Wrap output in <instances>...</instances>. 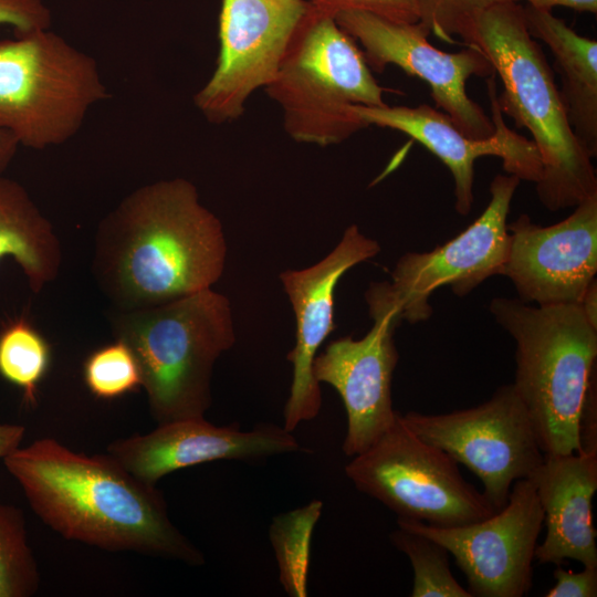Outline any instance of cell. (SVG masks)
Returning a JSON list of instances; mask_svg holds the SVG:
<instances>
[{
    "mask_svg": "<svg viewBox=\"0 0 597 597\" xmlns=\"http://www.w3.org/2000/svg\"><path fill=\"white\" fill-rule=\"evenodd\" d=\"M527 30L551 50L569 123L589 154L597 155V42L578 34L551 10L524 7Z\"/></svg>",
    "mask_w": 597,
    "mask_h": 597,
    "instance_id": "cell-20",
    "label": "cell"
},
{
    "mask_svg": "<svg viewBox=\"0 0 597 597\" xmlns=\"http://www.w3.org/2000/svg\"><path fill=\"white\" fill-rule=\"evenodd\" d=\"M520 179L498 174L483 212L461 233L429 252L401 255L391 281L371 282L365 293L368 311H388L401 323H418L432 314L430 295L450 285L464 296L486 279L502 274L509 253L507 216Z\"/></svg>",
    "mask_w": 597,
    "mask_h": 597,
    "instance_id": "cell-9",
    "label": "cell"
},
{
    "mask_svg": "<svg viewBox=\"0 0 597 597\" xmlns=\"http://www.w3.org/2000/svg\"><path fill=\"white\" fill-rule=\"evenodd\" d=\"M527 6L551 10L556 7H564L576 10L578 12L597 13V0H525Z\"/></svg>",
    "mask_w": 597,
    "mask_h": 597,
    "instance_id": "cell-32",
    "label": "cell"
},
{
    "mask_svg": "<svg viewBox=\"0 0 597 597\" xmlns=\"http://www.w3.org/2000/svg\"><path fill=\"white\" fill-rule=\"evenodd\" d=\"M596 280L589 285L586 290L584 296L582 297L579 305L585 312L588 320L597 326V287Z\"/></svg>",
    "mask_w": 597,
    "mask_h": 597,
    "instance_id": "cell-34",
    "label": "cell"
},
{
    "mask_svg": "<svg viewBox=\"0 0 597 597\" xmlns=\"http://www.w3.org/2000/svg\"><path fill=\"white\" fill-rule=\"evenodd\" d=\"M51 359L49 342L25 317L11 321L0 331V376L19 388L30 406L36 402Z\"/></svg>",
    "mask_w": 597,
    "mask_h": 597,
    "instance_id": "cell-22",
    "label": "cell"
},
{
    "mask_svg": "<svg viewBox=\"0 0 597 597\" xmlns=\"http://www.w3.org/2000/svg\"><path fill=\"white\" fill-rule=\"evenodd\" d=\"M555 584L546 597H595L597 596V567L584 566L580 572L564 569L558 565L554 573Z\"/></svg>",
    "mask_w": 597,
    "mask_h": 597,
    "instance_id": "cell-30",
    "label": "cell"
},
{
    "mask_svg": "<svg viewBox=\"0 0 597 597\" xmlns=\"http://www.w3.org/2000/svg\"><path fill=\"white\" fill-rule=\"evenodd\" d=\"M323 504L313 501L301 509L279 515L270 536L280 568V579L291 596H306L311 535Z\"/></svg>",
    "mask_w": 597,
    "mask_h": 597,
    "instance_id": "cell-23",
    "label": "cell"
},
{
    "mask_svg": "<svg viewBox=\"0 0 597 597\" xmlns=\"http://www.w3.org/2000/svg\"><path fill=\"white\" fill-rule=\"evenodd\" d=\"M12 259L40 293L59 275L62 250L57 234L25 188L0 177V261Z\"/></svg>",
    "mask_w": 597,
    "mask_h": 597,
    "instance_id": "cell-21",
    "label": "cell"
},
{
    "mask_svg": "<svg viewBox=\"0 0 597 597\" xmlns=\"http://www.w3.org/2000/svg\"><path fill=\"white\" fill-rule=\"evenodd\" d=\"M489 310L515 341V380L544 455L582 451L579 421L596 379L597 326L579 303L531 306L494 297Z\"/></svg>",
    "mask_w": 597,
    "mask_h": 597,
    "instance_id": "cell-4",
    "label": "cell"
},
{
    "mask_svg": "<svg viewBox=\"0 0 597 597\" xmlns=\"http://www.w3.org/2000/svg\"><path fill=\"white\" fill-rule=\"evenodd\" d=\"M394 546L405 553L413 570L412 597H472L451 573L449 552L437 541L397 525L390 535Z\"/></svg>",
    "mask_w": 597,
    "mask_h": 597,
    "instance_id": "cell-24",
    "label": "cell"
},
{
    "mask_svg": "<svg viewBox=\"0 0 597 597\" xmlns=\"http://www.w3.org/2000/svg\"><path fill=\"white\" fill-rule=\"evenodd\" d=\"M265 90L283 111L287 135L321 147L339 144L368 127L354 105L386 104L385 90L356 41L333 15L310 2Z\"/></svg>",
    "mask_w": 597,
    "mask_h": 597,
    "instance_id": "cell-6",
    "label": "cell"
},
{
    "mask_svg": "<svg viewBox=\"0 0 597 597\" xmlns=\"http://www.w3.org/2000/svg\"><path fill=\"white\" fill-rule=\"evenodd\" d=\"M83 378L91 394L101 399H115L142 388L136 357L118 339L95 349L86 357Z\"/></svg>",
    "mask_w": 597,
    "mask_h": 597,
    "instance_id": "cell-26",
    "label": "cell"
},
{
    "mask_svg": "<svg viewBox=\"0 0 597 597\" xmlns=\"http://www.w3.org/2000/svg\"><path fill=\"white\" fill-rule=\"evenodd\" d=\"M3 463L34 513L66 540L190 565L205 562L171 522L163 493L108 453L87 455L43 438L19 447Z\"/></svg>",
    "mask_w": 597,
    "mask_h": 597,
    "instance_id": "cell-2",
    "label": "cell"
},
{
    "mask_svg": "<svg viewBox=\"0 0 597 597\" xmlns=\"http://www.w3.org/2000/svg\"><path fill=\"white\" fill-rule=\"evenodd\" d=\"M52 14L42 0H0V24L13 27L14 33L50 29Z\"/></svg>",
    "mask_w": 597,
    "mask_h": 597,
    "instance_id": "cell-29",
    "label": "cell"
},
{
    "mask_svg": "<svg viewBox=\"0 0 597 597\" xmlns=\"http://www.w3.org/2000/svg\"><path fill=\"white\" fill-rule=\"evenodd\" d=\"M352 458L345 473L355 488L399 519L455 527L495 513L484 494L464 480L458 463L408 428L399 411L367 450Z\"/></svg>",
    "mask_w": 597,
    "mask_h": 597,
    "instance_id": "cell-8",
    "label": "cell"
},
{
    "mask_svg": "<svg viewBox=\"0 0 597 597\" xmlns=\"http://www.w3.org/2000/svg\"><path fill=\"white\" fill-rule=\"evenodd\" d=\"M334 19L360 43L370 69L381 72L392 64L425 81L436 107L468 137L482 139L494 134L491 116L467 92L472 76L495 75L479 50L467 46L443 52L429 43L430 31L420 21H394L359 10L339 11Z\"/></svg>",
    "mask_w": 597,
    "mask_h": 597,
    "instance_id": "cell-11",
    "label": "cell"
},
{
    "mask_svg": "<svg viewBox=\"0 0 597 597\" xmlns=\"http://www.w3.org/2000/svg\"><path fill=\"white\" fill-rule=\"evenodd\" d=\"M379 252V243L352 224L321 261L280 274L296 322L295 345L286 356L293 365V379L284 407L285 430L292 432L301 422L314 419L320 412L322 396L320 383L313 376V362L335 329L334 297L339 279Z\"/></svg>",
    "mask_w": 597,
    "mask_h": 597,
    "instance_id": "cell-16",
    "label": "cell"
},
{
    "mask_svg": "<svg viewBox=\"0 0 597 597\" xmlns=\"http://www.w3.org/2000/svg\"><path fill=\"white\" fill-rule=\"evenodd\" d=\"M25 428L18 423H0V459H4L21 446Z\"/></svg>",
    "mask_w": 597,
    "mask_h": 597,
    "instance_id": "cell-31",
    "label": "cell"
},
{
    "mask_svg": "<svg viewBox=\"0 0 597 597\" xmlns=\"http://www.w3.org/2000/svg\"><path fill=\"white\" fill-rule=\"evenodd\" d=\"M307 0H222L216 69L193 103L211 123L238 119L275 77Z\"/></svg>",
    "mask_w": 597,
    "mask_h": 597,
    "instance_id": "cell-12",
    "label": "cell"
},
{
    "mask_svg": "<svg viewBox=\"0 0 597 597\" xmlns=\"http://www.w3.org/2000/svg\"><path fill=\"white\" fill-rule=\"evenodd\" d=\"M114 339L139 365L157 423L205 417L217 359L235 343L230 300L212 287L149 307L111 315Z\"/></svg>",
    "mask_w": 597,
    "mask_h": 597,
    "instance_id": "cell-5",
    "label": "cell"
},
{
    "mask_svg": "<svg viewBox=\"0 0 597 597\" xmlns=\"http://www.w3.org/2000/svg\"><path fill=\"white\" fill-rule=\"evenodd\" d=\"M479 50L502 83V114L526 128L542 161L536 182L540 201L549 211L575 207L597 196L591 157L576 136L554 73L530 34L519 1L495 4L478 14L459 35Z\"/></svg>",
    "mask_w": 597,
    "mask_h": 597,
    "instance_id": "cell-3",
    "label": "cell"
},
{
    "mask_svg": "<svg viewBox=\"0 0 597 597\" xmlns=\"http://www.w3.org/2000/svg\"><path fill=\"white\" fill-rule=\"evenodd\" d=\"M422 440L465 465L483 484L495 512L507 503L512 485L528 479L544 460L527 411L513 385L496 389L475 407L448 413H400Z\"/></svg>",
    "mask_w": 597,
    "mask_h": 597,
    "instance_id": "cell-10",
    "label": "cell"
},
{
    "mask_svg": "<svg viewBox=\"0 0 597 597\" xmlns=\"http://www.w3.org/2000/svg\"><path fill=\"white\" fill-rule=\"evenodd\" d=\"M321 11L334 17L339 11L359 10L383 18L418 22L420 19L419 0H307Z\"/></svg>",
    "mask_w": 597,
    "mask_h": 597,
    "instance_id": "cell-28",
    "label": "cell"
},
{
    "mask_svg": "<svg viewBox=\"0 0 597 597\" xmlns=\"http://www.w3.org/2000/svg\"><path fill=\"white\" fill-rule=\"evenodd\" d=\"M228 245L220 219L185 178L144 185L101 221L92 271L117 311L159 305L212 287Z\"/></svg>",
    "mask_w": 597,
    "mask_h": 597,
    "instance_id": "cell-1",
    "label": "cell"
},
{
    "mask_svg": "<svg viewBox=\"0 0 597 597\" xmlns=\"http://www.w3.org/2000/svg\"><path fill=\"white\" fill-rule=\"evenodd\" d=\"M373 327L360 339L331 342L313 362V376L341 396L347 415L343 451L354 457L367 450L395 421L391 380L399 354L394 334L399 320L388 311H371Z\"/></svg>",
    "mask_w": 597,
    "mask_h": 597,
    "instance_id": "cell-17",
    "label": "cell"
},
{
    "mask_svg": "<svg viewBox=\"0 0 597 597\" xmlns=\"http://www.w3.org/2000/svg\"><path fill=\"white\" fill-rule=\"evenodd\" d=\"M301 451L292 432L275 423L243 431L239 423L217 426L205 417L165 423L145 434L111 442L107 453L143 482L154 484L180 469L219 460H259Z\"/></svg>",
    "mask_w": 597,
    "mask_h": 597,
    "instance_id": "cell-18",
    "label": "cell"
},
{
    "mask_svg": "<svg viewBox=\"0 0 597 597\" xmlns=\"http://www.w3.org/2000/svg\"><path fill=\"white\" fill-rule=\"evenodd\" d=\"M491 118L495 132L488 138L464 135L443 112L427 104L409 106L354 105L367 124L399 130L421 144L450 170L454 181L455 210L467 216L473 203L474 163L484 156L502 159L509 175L537 182L542 161L534 143L509 128L498 104L494 76L486 78Z\"/></svg>",
    "mask_w": 597,
    "mask_h": 597,
    "instance_id": "cell-15",
    "label": "cell"
},
{
    "mask_svg": "<svg viewBox=\"0 0 597 597\" xmlns=\"http://www.w3.org/2000/svg\"><path fill=\"white\" fill-rule=\"evenodd\" d=\"M543 511L530 479L517 480L505 506L491 516L455 527L397 519V525L441 545L465 576L475 597H523L532 588L533 559Z\"/></svg>",
    "mask_w": 597,
    "mask_h": 597,
    "instance_id": "cell-13",
    "label": "cell"
},
{
    "mask_svg": "<svg viewBox=\"0 0 597 597\" xmlns=\"http://www.w3.org/2000/svg\"><path fill=\"white\" fill-rule=\"evenodd\" d=\"M507 1L521 0H419V21L438 39L453 44L478 14Z\"/></svg>",
    "mask_w": 597,
    "mask_h": 597,
    "instance_id": "cell-27",
    "label": "cell"
},
{
    "mask_svg": "<svg viewBox=\"0 0 597 597\" xmlns=\"http://www.w3.org/2000/svg\"><path fill=\"white\" fill-rule=\"evenodd\" d=\"M528 479L535 486L546 525L535 558L556 566L574 559L597 567V532L591 510L597 490V452L544 455Z\"/></svg>",
    "mask_w": 597,
    "mask_h": 597,
    "instance_id": "cell-19",
    "label": "cell"
},
{
    "mask_svg": "<svg viewBox=\"0 0 597 597\" xmlns=\"http://www.w3.org/2000/svg\"><path fill=\"white\" fill-rule=\"evenodd\" d=\"M19 146L10 133L0 128V177L13 160Z\"/></svg>",
    "mask_w": 597,
    "mask_h": 597,
    "instance_id": "cell-33",
    "label": "cell"
},
{
    "mask_svg": "<svg viewBox=\"0 0 597 597\" xmlns=\"http://www.w3.org/2000/svg\"><path fill=\"white\" fill-rule=\"evenodd\" d=\"M509 253L502 275L524 303H579L596 280L597 196L547 227L521 214L507 224Z\"/></svg>",
    "mask_w": 597,
    "mask_h": 597,
    "instance_id": "cell-14",
    "label": "cell"
},
{
    "mask_svg": "<svg viewBox=\"0 0 597 597\" xmlns=\"http://www.w3.org/2000/svg\"><path fill=\"white\" fill-rule=\"evenodd\" d=\"M0 40V128L42 150L72 139L109 97L95 59L50 29Z\"/></svg>",
    "mask_w": 597,
    "mask_h": 597,
    "instance_id": "cell-7",
    "label": "cell"
},
{
    "mask_svg": "<svg viewBox=\"0 0 597 597\" xmlns=\"http://www.w3.org/2000/svg\"><path fill=\"white\" fill-rule=\"evenodd\" d=\"M39 584L24 516L18 507L0 502V597H30Z\"/></svg>",
    "mask_w": 597,
    "mask_h": 597,
    "instance_id": "cell-25",
    "label": "cell"
}]
</instances>
